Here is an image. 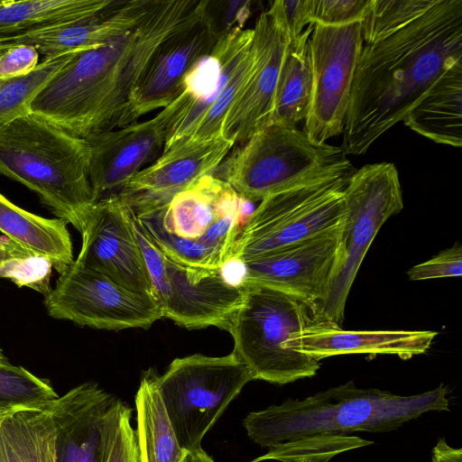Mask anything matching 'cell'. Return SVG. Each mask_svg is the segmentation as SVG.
Returning <instances> with one entry per match:
<instances>
[{
    "label": "cell",
    "instance_id": "1",
    "mask_svg": "<svg viewBox=\"0 0 462 462\" xmlns=\"http://www.w3.org/2000/svg\"><path fill=\"white\" fill-rule=\"evenodd\" d=\"M204 4L152 0L132 29L76 54L38 93L31 113L83 139L125 126L130 98L159 47Z\"/></svg>",
    "mask_w": 462,
    "mask_h": 462
},
{
    "label": "cell",
    "instance_id": "2",
    "mask_svg": "<svg viewBox=\"0 0 462 462\" xmlns=\"http://www.w3.org/2000/svg\"><path fill=\"white\" fill-rule=\"evenodd\" d=\"M462 61V0H439L421 17L363 46L344 121L342 150L360 155Z\"/></svg>",
    "mask_w": 462,
    "mask_h": 462
},
{
    "label": "cell",
    "instance_id": "3",
    "mask_svg": "<svg viewBox=\"0 0 462 462\" xmlns=\"http://www.w3.org/2000/svg\"><path fill=\"white\" fill-rule=\"evenodd\" d=\"M449 410L443 384L413 395L358 388L353 382L317 393L303 400L252 411L243 420L248 437L262 448L319 436H344L396 430L430 411Z\"/></svg>",
    "mask_w": 462,
    "mask_h": 462
},
{
    "label": "cell",
    "instance_id": "4",
    "mask_svg": "<svg viewBox=\"0 0 462 462\" xmlns=\"http://www.w3.org/2000/svg\"><path fill=\"white\" fill-rule=\"evenodd\" d=\"M0 173L34 191L58 218L83 232L96 203L86 139L30 112L0 126Z\"/></svg>",
    "mask_w": 462,
    "mask_h": 462
},
{
    "label": "cell",
    "instance_id": "5",
    "mask_svg": "<svg viewBox=\"0 0 462 462\" xmlns=\"http://www.w3.org/2000/svg\"><path fill=\"white\" fill-rule=\"evenodd\" d=\"M245 201L228 183L207 175L166 206L134 217L170 259L217 270L232 260Z\"/></svg>",
    "mask_w": 462,
    "mask_h": 462
},
{
    "label": "cell",
    "instance_id": "6",
    "mask_svg": "<svg viewBox=\"0 0 462 462\" xmlns=\"http://www.w3.org/2000/svg\"><path fill=\"white\" fill-rule=\"evenodd\" d=\"M242 299L226 330L233 352L254 380L285 384L314 376L319 361L291 346V339L313 322L310 306L273 287L242 280Z\"/></svg>",
    "mask_w": 462,
    "mask_h": 462
},
{
    "label": "cell",
    "instance_id": "7",
    "mask_svg": "<svg viewBox=\"0 0 462 462\" xmlns=\"http://www.w3.org/2000/svg\"><path fill=\"white\" fill-rule=\"evenodd\" d=\"M354 168L341 147L317 143L297 126L272 124L253 134L223 162L218 179L246 201Z\"/></svg>",
    "mask_w": 462,
    "mask_h": 462
},
{
    "label": "cell",
    "instance_id": "8",
    "mask_svg": "<svg viewBox=\"0 0 462 462\" xmlns=\"http://www.w3.org/2000/svg\"><path fill=\"white\" fill-rule=\"evenodd\" d=\"M403 208L399 173L392 162L356 170L344 189V219L337 263L313 320L341 327L359 267L384 222Z\"/></svg>",
    "mask_w": 462,
    "mask_h": 462
},
{
    "label": "cell",
    "instance_id": "9",
    "mask_svg": "<svg viewBox=\"0 0 462 462\" xmlns=\"http://www.w3.org/2000/svg\"><path fill=\"white\" fill-rule=\"evenodd\" d=\"M254 380L232 351L224 356L195 354L174 359L158 385L180 447L201 449V441L244 386Z\"/></svg>",
    "mask_w": 462,
    "mask_h": 462
},
{
    "label": "cell",
    "instance_id": "10",
    "mask_svg": "<svg viewBox=\"0 0 462 462\" xmlns=\"http://www.w3.org/2000/svg\"><path fill=\"white\" fill-rule=\"evenodd\" d=\"M351 175L330 176L264 197L242 225L231 261L242 263L339 224Z\"/></svg>",
    "mask_w": 462,
    "mask_h": 462
},
{
    "label": "cell",
    "instance_id": "11",
    "mask_svg": "<svg viewBox=\"0 0 462 462\" xmlns=\"http://www.w3.org/2000/svg\"><path fill=\"white\" fill-rule=\"evenodd\" d=\"M43 304L53 319L98 329L148 328L163 318L153 296L128 291L75 260L60 273Z\"/></svg>",
    "mask_w": 462,
    "mask_h": 462
},
{
    "label": "cell",
    "instance_id": "12",
    "mask_svg": "<svg viewBox=\"0 0 462 462\" xmlns=\"http://www.w3.org/2000/svg\"><path fill=\"white\" fill-rule=\"evenodd\" d=\"M363 44L361 23L314 24L309 40L312 93L304 130L312 141L326 143L343 132Z\"/></svg>",
    "mask_w": 462,
    "mask_h": 462
},
{
    "label": "cell",
    "instance_id": "13",
    "mask_svg": "<svg viewBox=\"0 0 462 462\" xmlns=\"http://www.w3.org/2000/svg\"><path fill=\"white\" fill-rule=\"evenodd\" d=\"M80 235L77 263L128 291L155 298L134 228L133 212L118 196L93 205Z\"/></svg>",
    "mask_w": 462,
    "mask_h": 462
},
{
    "label": "cell",
    "instance_id": "14",
    "mask_svg": "<svg viewBox=\"0 0 462 462\" xmlns=\"http://www.w3.org/2000/svg\"><path fill=\"white\" fill-rule=\"evenodd\" d=\"M128 406L94 382L52 401L57 462H107Z\"/></svg>",
    "mask_w": 462,
    "mask_h": 462
},
{
    "label": "cell",
    "instance_id": "15",
    "mask_svg": "<svg viewBox=\"0 0 462 462\" xmlns=\"http://www.w3.org/2000/svg\"><path fill=\"white\" fill-rule=\"evenodd\" d=\"M343 220L320 233L245 260L243 280L290 293L313 311L324 300L336 266Z\"/></svg>",
    "mask_w": 462,
    "mask_h": 462
},
{
    "label": "cell",
    "instance_id": "16",
    "mask_svg": "<svg viewBox=\"0 0 462 462\" xmlns=\"http://www.w3.org/2000/svg\"><path fill=\"white\" fill-rule=\"evenodd\" d=\"M253 30L254 69L222 125L223 134L235 143H245L271 121L277 82L290 41L280 0L273 2L260 14Z\"/></svg>",
    "mask_w": 462,
    "mask_h": 462
},
{
    "label": "cell",
    "instance_id": "17",
    "mask_svg": "<svg viewBox=\"0 0 462 462\" xmlns=\"http://www.w3.org/2000/svg\"><path fill=\"white\" fill-rule=\"evenodd\" d=\"M235 144L224 134L183 141L135 174L117 196L135 216L162 208L200 178L214 175Z\"/></svg>",
    "mask_w": 462,
    "mask_h": 462
},
{
    "label": "cell",
    "instance_id": "18",
    "mask_svg": "<svg viewBox=\"0 0 462 462\" xmlns=\"http://www.w3.org/2000/svg\"><path fill=\"white\" fill-rule=\"evenodd\" d=\"M219 36L205 0L199 14L159 47L130 98L126 125L171 104L179 96L186 74L213 51Z\"/></svg>",
    "mask_w": 462,
    "mask_h": 462
},
{
    "label": "cell",
    "instance_id": "19",
    "mask_svg": "<svg viewBox=\"0 0 462 462\" xmlns=\"http://www.w3.org/2000/svg\"><path fill=\"white\" fill-rule=\"evenodd\" d=\"M253 29L236 28L219 36L213 51L186 74L179 96L157 117L166 130L164 151L184 141L218 99L250 48Z\"/></svg>",
    "mask_w": 462,
    "mask_h": 462
},
{
    "label": "cell",
    "instance_id": "20",
    "mask_svg": "<svg viewBox=\"0 0 462 462\" xmlns=\"http://www.w3.org/2000/svg\"><path fill=\"white\" fill-rule=\"evenodd\" d=\"M166 284L158 295L163 318L187 328L215 326L226 329L243 294L223 268H196L165 255Z\"/></svg>",
    "mask_w": 462,
    "mask_h": 462
},
{
    "label": "cell",
    "instance_id": "21",
    "mask_svg": "<svg viewBox=\"0 0 462 462\" xmlns=\"http://www.w3.org/2000/svg\"><path fill=\"white\" fill-rule=\"evenodd\" d=\"M88 178L95 201L117 196L128 181L164 150L166 131L154 116L86 139Z\"/></svg>",
    "mask_w": 462,
    "mask_h": 462
},
{
    "label": "cell",
    "instance_id": "22",
    "mask_svg": "<svg viewBox=\"0 0 462 462\" xmlns=\"http://www.w3.org/2000/svg\"><path fill=\"white\" fill-rule=\"evenodd\" d=\"M437 334L430 330H346L313 320L291 343L293 349L319 361L346 354L395 355L409 359L425 353Z\"/></svg>",
    "mask_w": 462,
    "mask_h": 462
},
{
    "label": "cell",
    "instance_id": "23",
    "mask_svg": "<svg viewBox=\"0 0 462 462\" xmlns=\"http://www.w3.org/2000/svg\"><path fill=\"white\" fill-rule=\"evenodd\" d=\"M126 29L124 14L106 7L70 23L51 24L0 35V55L16 46H31L47 58L103 45Z\"/></svg>",
    "mask_w": 462,
    "mask_h": 462
},
{
    "label": "cell",
    "instance_id": "24",
    "mask_svg": "<svg viewBox=\"0 0 462 462\" xmlns=\"http://www.w3.org/2000/svg\"><path fill=\"white\" fill-rule=\"evenodd\" d=\"M402 121L437 143L461 147L462 61L447 69Z\"/></svg>",
    "mask_w": 462,
    "mask_h": 462
},
{
    "label": "cell",
    "instance_id": "25",
    "mask_svg": "<svg viewBox=\"0 0 462 462\" xmlns=\"http://www.w3.org/2000/svg\"><path fill=\"white\" fill-rule=\"evenodd\" d=\"M68 223L28 212L0 193V234L23 248L48 258L61 273L74 261Z\"/></svg>",
    "mask_w": 462,
    "mask_h": 462
},
{
    "label": "cell",
    "instance_id": "26",
    "mask_svg": "<svg viewBox=\"0 0 462 462\" xmlns=\"http://www.w3.org/2000/svg\"><path fill=\"white\" fill-rule=\"evenodd\" d=\"M153 368L143 372L135 395L139 462H185L189 454L177 439Z\"/></svg>",
    "mask_w": 462,
    "mask_h": 462
},
{
    "label": "cell",
    "instance_id": "27",
    "mask_svg": "<svg viewBox=\"0 0 462 462\" xmlns=\"http://www.w3.org/2000/svg\"><path fill=\"white\" fill-rule=\"evenodd\" d=\"M51 402L23 407L0 421V462H57Z\"/></svg>",
    "mask_w": 462,
    "mask_h": 462
},
{
    "label": "cell",
    "instance_id": "28",
    "mask_svg": "<svg viewBox=\"0 0 462 462\" xmlns=\"http://www.w3.org/2000/svg\"><path fill=\"white\" fill-rule=\"evenodd\" d=\"M313 26L310 24L300 36L288 42L269 125L296 126L307 117L312 93L309 40Z\"/></svg>",
    "mask_w": 462,
    "mask_h": 462
},
{
    "label": "cell",
    "instance_id": "29",
    "mask_svg": "<svg viewBox=\"0 0 462 462\" xmlns=\"http://www.w3.org/2000/svg\"><path fill=\"white\" fill-rule=\"evenodd\" d=\"M112 0H0V35L89 18Z\"/></svg>",
    "mask_w": 462,
    "mask_h": 462
},
{
    "label": "cell",
    "instance_id": "30",
    "mask_svg": "<svg viewBox=\"0 0 462 462\" xmlns=\"http://www.w3.org/2000/svg\"><path fill=\"white\" fill-rule=\"evenodd\" d=\"M47 58L25 76L0 79V126L31 112V104L47 82L76 54Z\"/></svg>",
    "mask_w": 462,
    "mask_h": 462
},
{
    "label": "cell",
    "instance_id": "31",
    "mask_svg": "<svg viewBox=\"0 0 462 462\" xmlns=\"http://www.w3.org/2000/svg\"><path fill=\"white\" fill-rule=\"evenodd\" d=\"M439 0H371L361 23L363 42L374 43L421 17Z\"/></svg>",
    "mask_w": 462,
    "mask_h": 462
},
{
    "label": "cell",
    "instance_id": "32",
    "mask_svg": "<svg viewBox=\"0 0 462 462\" xmlns=\"http://www.w3.org/2000/svg\"><path fill=\"white\" fill-rule=\"evenodd\" d=\"M52 269L53 264L48 258L23 248L7 237L0 278L8 279L18 287L32 289L45 297L52 288Z\"/></svg>",
    "mask_w": 462,
    "mask_h": 462
},
{
    "label": "cell",
    "instance_id": "33",
    "mask_svg": "<svg viewBox=\"0 0 462 462\" xmlns=\"http://www.w3.org/2000/svg\"><path fill=\"white\" fill-rule=\"evenodd\" d=\"M58 397L48 380L20 365H0V406L46 403Z\"/></svg>",
    "mask_w": 462,
    "mask_h": 462
},
{
    "label": "cell",
    "instance_id": "34",
    "mask_svg": "<svg viewBox=\"0 0 462 462\" xmlns=\"http://www.w3.org/2000/svg\"><path fill=\"white\" fill-rule=\"evenodd\" d=\"M372 441L356 436H319L306 438L283 443L269 448V451L251 462H263L265 460H279L282 457H308L323 455L329 457L342 452L369 446Z\"/></svg>",
    "mask_w": 462,
    "mask_h": 462
},
{
    "label": "cell",
    "instance_id": "35",
    "mask_svg": "<svg viewBox=\"0 0 462 462\" xmlns=\"http://www.w3.org/2000/svg\"><path fill=\"white\" fill-rule=\"evenodd\" d=\"M371 0H311L312 23L341 26L362 23Z\"/></svg>",
    "mask_w": 462,
    "mask_h": 462
},
{
    "label": "cell",
    "instance_id": "36",
    "mask_svg": "<svg viewBox=\"0 0 462 462\" xmlns=\"http://www.w3.org/2000/svg\"><path fill=\"white\" fill-rule=\"evenodd\" d=\"M411 281L460 277L462 274V247L456 243L431 259L412 266L407 273Z\"/></svg>",
    "mask_w": 462,
    "mask_h": 462
},
{
    "label": "cell",
    "instance_id": "37",
    "mask_svg": "<svg viewBox=\"0 0 462 462\" xmlns=\"http://www.w3.org/2000/svg\"><path fill=\"white\" fill-rule=\"evenodd\" d=\"M39 52L31 46H16L0 55V79L31 73L39 64Z\"/></svg>",
    "mask_w": 462,
    "mask_h": 462
},
{
    "label": "cell",
    "instance_id": "38",
    "mask_svg": "<svg viewBox=\"0 0 462 462\" xmlns=\"http://www.w3.org/2000/svg\"><path fill=\"white\" fill-rule=\"evenodd\" d=\"M132 409L125 411L107 462H139L135 430L131 425Z\"/></svg>",
    "mask_w": 462,
    "mask_h": 462
},
{
    "label": "cell",
    "instance_id": "39",
    "mask_svg": "<svg viewBox=\"0 0 462 462\" xmlns=\"http://www.w3.org/2000/svg\"><path fill=\"white\" fill-rule=\"evenodd\" d=\"M285 29L290 40L300 36L311 21V0H280Z\"/></svg>",
    "mask_w": 462,
    "mask_h": 462
},
{
    "label": "cell",
    "instance_id": "40",
    "mask_svg": "<svg viewBox=\"0 0 462 462\" xmlns=\"http://www.w3.org/2000/svg\"><path fill=\"white\" fill-rule=\"evenodd\" d=\"M329 457L323 455H313L308 457H282L279 459L282 462H326Z\"/></svg>",
    "mask_w": 462,
    "mask_h": 462
},
{
    "label": "cell",
    "instance_id": "41",
    "mask_svg": "<svg viewBox=\"0 0 462 462\" xmlns=\"http://www.w3.org/2000/svg\"><path fill=\"white\" fill-rule=\"evenodd\" d=\"M185 462H215L202 448L189 452Z\"/></svg>",
    "mask_w": 462,
    "mask_h": 462
},
{
    "label": "cell",
    "instance_id": "42",
    "mask_svg": "<svg viewBox=\"0 0 462 462\" xmlns=\"http://www.w3.org/2000/svg\"><path fill=\"white\" fill-rule=\"evenodd\" d=\"M30 405V404H29ZM25 406H28V405H22V406H13V407H3V406H0V421L5 418L6 416H8L9 414H11L12 412L23 408V407H25Z\"/></svg>",
    "mask_w": 462,
    "mask_h": 462
},
{
    "label": "cell",
    "instance_id": "43",
    "mask_svg": "<svg viewBox=\"0 0 462 462\" xmlns=\"http://www.w3.org/2000/svg\"><path fill=\"white\" fill-rule=\"evenodd\" d=\"M6 240L7 237L0 234V266L4 261L6 254Z\"/></svg>",
    "mask_w": 462,
    "mask_h": 462
},
{
    "label": "cell",
    "instance_id": "44",
    "mask_svg": "<svg viewBox=\"0 0 462 462\" xmlns=\"http://www.w3.org/2000/svg\"><path fill=\"white\" fill-rule=\"evenodd\" d=\"M10 363L7 357L4 355L2 349L0 348V365Z\"/></svg>",
    "mask_w": 462,
    "mask_h": 462
}]
</instances>
